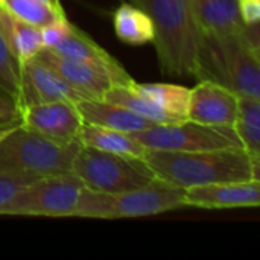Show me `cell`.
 Masks as SVG:
<instances>
[{
    "label": "cell",
    "instance_id": "cell-8",
    "mask_svg": "<svg viewBox=\"0 0 260 260\" xmlns=\"http://www.w3.org/2000/svg\"><path fill=\"white\" fill-rule=\"evenodd\" d=\"M84 184L72 172L40 177L18 190L0 209V215L73 216Z\"/></svg>",
    "mask_w": 260,
    "mask_h": 260
},
{
    "label": "cell",
    "instance_id": "cell-10",
    "mask_svg": "<svg viewBox=\"0 0 260 260\" xmlns=\"http://www.w3.org/2000/svg\"><path fill=\"white\" fill-rule=\"evenodd\" d=\"M238 108L239 96L235 91L213 81L203 79L190 88L187 119L204 125L233 128Z\"/></svg>",
    "mask_w": 260,
    "mask_h": 260
},
{
    "label": "cell",
    "instance_id": "cell-15",
    "mask_svg": "<svg viewBox=\"0 0 260 260\" xmlns=\"http://www.w3.org/2000/svg\"><path fill=\"white\" fill-rule=\"evenodd\" d=\"M76 107L84 119V123L99 125L128 134L155 125L151 120L129 111L128 108L104 99H84L78 102Z\"/></svg>",
    "mask_w": 260,
    "mask_h": 260
},
{
    "label": "cell",
    "instance_id": "cell-30",
    "mask_svg": "<svg viewBox=\"0 0 260 260\" xmlns=\"http://www.w3.org/2000/svg\"><path fill=\"white\" fill-rule=\"evenodd\" d=\"M11 128H12V126H11ZM11 128H0V140H2V139H3V137L6 136V133H8V131L11 129Z\"/></svg>",
    "mask_w": 260,
    "mask_h": 260
},
{
    "label": "cell",
    "instance_id": "cell-27",
    "mask_svg": "<svg viewBox=\"0 0 260 260\" xmlns=\"http://www.w3.org/2000/svg\"><path fill=\"white\" fill-rule=\"evenodd\" d=\"M70 27H72V23L66 18H61V20H56L44 27L40 29V34H41V41H43V47H53L56 46L69 32H70Z\"/></svg>",
    "mask_w": 260,
    "mask_h": 260
},
{
    "label": "cell",
    "instance_id": "cell-18",
    "mask_svg": "<svg viewBox=\"0 0 260 260\" xmlns=\"http://www.w3.org/2000/svg\"><path fill=\"white\" fill-rule=\"evenodd\" d=\"M79 142L82 146H90L99 151L142 158V160L148 151L137 140H134L128 133H122L117 129L91 125V123H84L79 134Z\"/></svg>",
    "mask_w": 260,
    "mask_h": 260
},
{
    "label": "cell",
    "instance_id": "cell-28",
    "mask_svg": "<svg viewBox=\"0 0 260 260\" xmlns=\"http://www.w3.org/2000/svg\"><path fill=\"white\" fill-rule=\"evenodd\" d=\"M239 15L245 24L259 23L260 20V0H236Z\"/></svg>",
    "mask_w": 260,
    "mask_h": 260
},
{
    "label": "cell",
    "instance_id": "cell-16",
    "mask_svg": "<svg viewBox=\"0 0 260 260\" xmlns=\"http://www.w3.org/2000/svg\"><path fill=\"white\" fill-rule=\"evenodd\" d=\"M201 32L233 34L244 27L236 0H189Z\"/></svg>",
    "mask_w": 260,
    "mask_h": 260
},
{
    "label": "cell",
    "instance_id": "cell-21",
    "mask_svg": "<svg viewBox=\"0 0 260 260\" xmlns=\"http://www.w3.org/2000/svg\"><path fill=\"white\" fill-rule=\"evenodd\" d=\"M235 131L244 149L254 158H260V99L239 96Z\"/></svg>",
    "mask_w": 260,
    "mask_h": 260
},
{
    "label": "cell",
    "instance_id": "cell-4",
    "mask_svg": "<svg viewBox=\"0 0 260 260\" xmlns=\"http://www.w3.org/2000/svg\"><path fill=\"white\" fill-rule=\"evenodd\" d=\"M81 142H59L15 125L0 140V174L47 177L72 172Z\"/></svg>",
    "mask_w": 260,
    "mask_h": 260
},
{
    "label": "cell",
    "instance_id": "cell-3",
    "mask_svg": "<svg viewBox=\"0 0 260 260\" xmlns=\"http://www.w3.org/2000/svg\"><path fill=\"white\" fill-rule=\"evenodd\" d=\"M260 50L242 35L201 34L197 59L198 81H213L238 96L260 99Z\"/></svg>",
    "mask_w": 260,
    "mask_h": 260
},
{
    "label": "cell",
    "instance_id": "cell-22",
    "mask_svg": "<svg viewBox=\"0 0 260 260\" xmlns=\"http://www.w3.org/2000/svg\"><path fill=\"white\" fill-rule=\"evenodd\" d=\"M104 101L117 104L123 108H128L129 111L151 120L152 123H171L177 122L172 116H169L166 111H163L160 107H157L149 99L140 96L136 93L129 85H113L104 96Z\"/></svg>",
    "mask_w": 260,
    "mask_h": 260
},
{
    "label": "cell",
    "instance_id": "cell-6",
    "mask_svg": "<svg viewBox=\"0 0 260 260\" xmlns=\"http://www.w3.org/2000/svg\"><path fill=\"white\" fill-rule=\"evenodd\" d=\"M72 174L84 187L105 193H120L143 187L157 177L142 158L117 155L90 146H81Z\"/></svg>",
    "mask_w": 260,
    "mask_h": 260
},
{
    "label": "cell",
    "instance_id": "cell-25",
    "mask_svg": "<svg viewBox=\"0 0 260 260\" xmlns=\"http://www.w3.org/2000/svg\"><path fill=\"white\" fill-rule=\"evenodd\" d=\"M40 178V177H38ZM37 180V177L30 175H8V174H0V209L8 204L12 197L26 187L29 183Z\"/></svg>",
    "mask_w": 260,
    "mask_h": 260
},
{
    "label": "cell",
    "instance_id": "cell-12",
    "mask_svg": "<svg viewBox=\"0 0 260 260\" xmlns=\"http://www.w3.org/2000/svg\"><path fill=\"white\" fill-rule=\"evenodd\" d=\"M50 50L104 70L111 78L113 85H129L134 82L131 75L116 58H113L105 49L93 41L91 37H88L84 30L73 24L70 27V32L56 46L50 47Z\"/></svg>",
    "mask_w": 260,
    "mask_h": 260
},
{
    "label": "cell",
    "instance_id": "cell-11",
    "mask_svg": "<svg viewBox=\"0 0 260 260\" xmlns=\"http://www.w3.org/2000/svg\"><path fill=\"white\" fill-rule=\"evenodd\" d=\"M260 206V180L229 181L186 189L184 207L251 209Z\"/></svg>",
    "mask_w": 260,
    "mask_h": 260
},
{
    "label": "cell",
    "instance_id": "cell-26",
    "mask_svg": "<svg viewBox=\"0 0 260 260\" xmlns=\"http://www.w3.org/2000/svg\"><path fill=\"white\" fill-rule=\"evenodd\" d=\"M21 123V107L3 88H0V128H11Z\"/></svg>",
    "mask_w": 260,
    "mask_h": 260
},
{
    "label": "cell",
    "instance_id": "cell-24",
    "mask_svg": "<svg viewBox=\"0 0 260 260\" xmlns=\"http://www.w3.org/2000/svg\"><path fill=\"white\" fill-rule=\"evenodd\" d=\"M0 88L8 91L20 107H23L24 84L21 62L11 53L0 37Z\"/></svg>",
    "mask_w": 260,
    "mask_h": 260
},
{
    "label": "cell",
    "instance_id": "cell-13",
    "mask_svg": "<svg viewBox=\"0 0 260 260\" xmlns=\"http://www.w3.org/2000/svg\"><path fill=\"white\" fill-rule=\"evenodd\" d=\"M35 58L53 69L66 82H69L84 99H104L105 93L113 87L111 78L101 69L87 62L72 59L43 47Z\"/></svg>",
    "mask_w": 260,
    "mask_h": 260
},
{
    "label": "cell",
    "instance_id": "cell-2",
    "mask_svg": "<svg viewBox=\"0 0 260 260\" xmlns=\"http://www.w3.org/2000/svg\"><path fill=\"white\" fill-rule=\"evenodd\" d=\"M154 23V46L161 72L172 76H197L201 29L189 0H131Z\"/></svg>",
    "mask_w": 260,
    "mask_h": 260
},
{
    "label": "cell",
    "instance_id": "cell-19",
    "mask_svg": "<svg viewBox=\"0 0 260 260\" xmlns=\"http://www.w3.org/2000/svg\"><path fill=\"white\" fill-rule=\"evenodd\" d=\"M117 38L129 46H143L154 41V23L151 17L133 3L120 5L113 15Z\"/></svg>",
    "mask_w": 260,
    "mask_h": 260
},
{
    "label": "cell",
    "instance_id": "cell-29",
    "mask_svg": "<svg viewBox=\"0 0 260 260\" xmlns=\"http://www.w3.org/2000/svg\"><path fill=\"white\" fill-rule=\"evenodd\" d=\"M40 2L46 3L47 6H50V8L56 9V11H62V12H64V8H62V5H61V0H40Z\"/></svg>",
    "mask_w": 260,
    "mask_h": 260
},
{
    "label": "cell",
    "instance_id": "cell-1",
    "mask_svg": "<svg viewBox=\"0 0 260 260\" xmlns=\"http://www.w3.org/2000/svg\"><path fill=\"white\" fill-rule=\"evenodd\" d=\"M143 160L158 180L181 189L229 181L259 180L260 158L251 157L245 149H148Z\"/></svg>",
    "mask_w": 260,
    "mask_h": 260
},
{
    "label": "cell",
    "instance_id": "cell-20",
    "mask_svg": "<svg viewBox=\"0 0 260 260\" xmlns=\"http://www.w3.org/2000/svg\"><path fill=\"white\" fill-rule=\"evenodd\" d=\"M131 88L140 96L154 102L157 107H160L174 119L177 120L187 119L190 88L177 84H166V82L139 84L136 81L131 84Z\"/></svg>",
    "mask_w": 260,
    "mask_h": 260
},
{
    "label": "cell",
    "instance_id": "cell-23",
    "mask_svg": "<svg viewBox=\"0 0 260 260\" xmlns=\"http://www.w3.org/2000/svg\"><path fill=\"white\" fill-rule=\"evenodd\" d=\"M0 6L18 20L38 29L66 18V12L56 11L40 0H0Z\"/></svg>",
    "mask_w": 260,
    "mask_h": 260
},
{
    "label": "cell",
    "instance_id": "cell-7",
    "mask_svg": "<svg viewBox=\"0 0 260 260\" xmlns=\"http://www.w3.org/2000/svg\"><path fill=\"white\" fill-rule=\"evenodd\" d=\"M146 149L157 151H218L244 149L235 128L192 122L189 119L171 123H155L131 133Z\"/></svg>",
    "mask_w": 260,
    "mask_h": 260
},
{
    "label": "cell",
    "instance_id": "cell-17",
    "mask_svg": "<svg viewBox=\"0 0 260 260\" xmlns=\"http://www.w3.org/2000/svg\"><path fill=\"white\" fill-rule=\"evenodd\" d=\"M0 37L8 46V49L11 50V53L20 62L32 59L43 49L40 29L18 20L2 6H0Z\"/></svg>",
    "mask_w": 260,
    "mask_h": 260
},
{
    "label": "cell",
    "instance_id": "cell-5",
    "mask_svg": "<svg viewBox=\"0 0 260 260\" xmlns=\"http://www.w3.org/2000/svg\"><path fill=\"white\" fill-rule=\"evenodd\" d=\"M184 193L186 189L168 184L158 178L143 187L120 193H105L84 187L73 216L98 219L154 216L183 209Z\"/></svg>",
    "mask_w": 260,
    "mask_h": 260
},
{
    "label": "cell",
    "instance_id": "cell-9",
    "mask_svg": "<svg viewBox=\"0 0 260 260\" xmlns=\"http://www.w3.org/2000/svg\"><path fill=\"white\" fill-rule=\"evenodd\" d=\"M21 125L59 142L79 140L84 119L76 104L52 101L29 104L21 108Z\"/></svg>",
    "mask_w": 260,
    "mask_h": 260
},
{
    "label": "cell",
    "instance_id": "cell-14",
    "mask_svg": "<svg viewBox=\"0 0 260 260\" xmlns=\"http://www.w3.org/2000/svg\"><path fill=\"white\" fill-rule=\"evenodd\" d=\"M21 72L24 84L23 107L37 102L69 101L78 104L84 101V96L79 91H76L53 69L35 56L21 62Z\"/></svg>",
    "mask_w": 260,
    "mask_h": 260
}]
</instances>
